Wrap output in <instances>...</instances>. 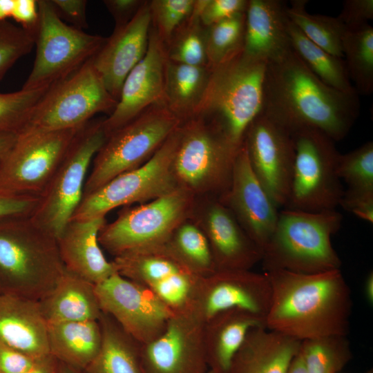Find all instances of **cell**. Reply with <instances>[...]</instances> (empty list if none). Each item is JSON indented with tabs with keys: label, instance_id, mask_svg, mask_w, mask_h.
Instances as JSON below:
<instances>
[{
	"label": "cell",
	"instance_id": "cell-1",
	"mask_svg": "<svg viewBox=\"0 0 373 373\" xmlns=\"http://www.w3.org/2000/svg\"><path fill=\"white\" fill-rule=\"evenodd\" d=\"M359 109L356 93L326 85L291 48L267 63L262 112L290 132L314 128L338 142L348 134Z\"/></svg>",
	"mask_w": 373,
	"mask_h": 373
},
{
	"label": "cell",
	"instance_id": "cell-2",
	"mask_svg": "<svg viewBox=\"0 0 373 373\" xmlns=\"http://www.w3.org/2000/svg\"><path fill=\"white\" fill-rule=\"evenodd\" d=\"M265 273L271 290L266 328L300 341L347 336L352 300L341 269L314 274L275 269Z\"/></svg>",
	"mask_w": 373,
	"mask_h": 373
},
{
	"label": "cell",
	"instance_id": "cell-3",
	"mask_svg": "<svg viewBox=\"0 0 373 373\" xmlns=\"http://www.w3.org/2000/svg\"><path fill=\"white\" fill-rule=\"evenodd\" d=\"M65 268L57 239L30 216L0 220V291L40 301Z\"/></svg>",
	"mask_w": 373,
	"mask_h": 373
},
{
	"label": "cell",
	"instance_id": "cell-4",
	"mask_svg": "<svg viewBox=\"0 0 373 373\" xmlns=\"http://www.w3.org/2000/svg\"><path fill=\"white\" fill-rule=\"evenodd\" d=\"M342 221L336 209L309 212L285 208L262 249L263 269L303 274L341 269L342 262L332 237Z\"/></svg>",
	"mask_w": 373,
	"mask_h": 373
},
{
	"label": "cell",
	"instance_id": "cell-5",
	"mask_svg": "<svg viewBox=\"0 0 373 373\" xmlns=\"http://www.w3.org/2000/svg\"><path fill=\"white\" fill-rule=\"evenodd\" d=\"M266 65L242 50L211 68L206 90L193 116L215 123L240 149L247 128L262 110Z\"/></svg>",
	"mask_w": 373,
	"mask_h": 373
},
{
	"label": "cell",
	"instance_id": "cell-6",
	"mask_svg": "<svg viewBox=\"0 0 373 373\" xmlns=\"http://www.w3.org/2000/svg\"><path fill=\"white\" fill-rule=\"evenodd\" d=\"M173 160L178 187L194 195L220 197L229 189L235 147L215 123L200 116L182 122Z\"/></svg>",
	"mask_w": 373,
	"mask_h": 373
},
{
	"label": "cell",
	"instance_id": "cell-7",
	"mask_svg": "<svg viewBox=\"0 0 373 373\" xmlns=\"http://www.w3.org/2000/svg\"><path fill=\"white\" fill-rule=\"evenodd\" d=\"M182 122L162 102L111 133L93 158L83 195L146 163Z\"/></svg>",
	"mask_w": 373,
	"mask_h": 373
},
{
	"label": "cell",
	"instance_id": "cell-8",
	"mask_svg": "<svg viewBox=\"0 0 373 373\" xmlns=\"http://www.w3.org/2000/svg\"><path fill=\"white\" fill-rule=\"evenodd\" d=\"M196 198L178 186L149 202L124 209L114 221L104 225L99 242L114 257L162 245L192 218Z\"/></svg>",
	"mask_w": 373,
	"mask_h": 373
},
{
	"label": "cell",
	"instance_id": "cell-9",
	"mask_svg": "<svg viewBox=\"0 0 373 373\" xmlns=\"http://www.w3.org/2000/svg\"><path fill=\"white\" fill-rule=\"evenodd\" d=\"M37 4L36 54L21 88L25 90L47 88L70 76L93 58L106 39L65 23L51 1L37 0Z\"/></svg>",
	"mask_w": 373,
	"mask_h": 373
},
{
	"label": "cell",
	"instance_id": "cell-10",
	"mask_svg": "<svg viewBox=\"0 0 373 373\" xmlns=\"http://www.w3.org/2000/svg\"><path fill=\"white\" fill-rule=\"evenodd\" d=\"M117 103L90 59L74 73L47 88L19 133L79 128L97 113L110 115Z\"/></svg>",
	"mask_w": 373,
	"mask_h": 373
},
{
	"label": "cell",
	"instance_id": "cell-11",
	"mask_svg": "<svg viewBox=\"0 0 373 373\" xmlns=\"http://www.w3.org/2000/svg\"><path fill=\"white\" fill-rule=\"evenodd\" d=\"M102 120L91 119L77 131L30 216L57 239L81 202L88 169L106 139Z\"/></svg>",
	"mask_w": 373,
	"mask_h": 373
},
{
	"label": "cell",
	"instance_id": "cell-12",
	"mask_svg": "<svg viewBox=\"0 0 373 373\" xmlns=\"http://www.w3.org/2000/svg\"><path fill=\"white\" fill-rule=\"evenodd\" d=\"M291 133L295 157L284 208L309 212L336 209L344 189L336 173L341 153L335 142L314 128H300Z\"/></svg>",
	"mask_w": 373,
	"mask_h": 373
},
{
	"label": "cell",
	"instance_id": "cell-13",
	"mask_svg": "<svg viewBox=\"0 0 373 373\" xmlns=\"http://www.w3.org/2000/svg\"><path fill=\"white\" fill-rule=\"evenodd\" d=\"M180 126L144 164L122 173L96 191L83 195L70 220L105 217L118 207L143 204L178 187L173 160L180 140Z\"/></svg>",
	"mask_w": 373,
	"mask_h": 373
},
{
	"label": "cell",
	"instance_id": "cell-14",
	"mask_svg": "<svg viewBox=\"0 0 373 373\" xmlns=\"http://www.w3.org/2000/svg\"><path fill=\"white\" fill-rule=\"evenodd\" d=\"M81 127L18 133L0 169V193L39 198Z\"/></svg>",
	"mask_w": 373,
	"mask_h": 373
},
{
	"label": "cell",
	"instance_id": "cell-15",
	"mask_svg": "<svg viewBox=\"0 0 373 373\" xmlns=\"http://www.w3.org/2000/svg\"><path fill=\"white\" fill-rule=\"evenodd\" d=\"M102 312L140 345L157 338L173 314L151 289L117 273L95 285Z\"/></svg>",
	"mask_w": 373,
	"mask_h": 373
},
{
	"label": "cell",
	"instance_id": "cell-16",
	"mask_svg": "<svg viewBox=\"0 0 373 373\" xmlns=\"http://www.w3.org/2000/svg\"><path fill=\"white\" fill-rule=\"evenodd\" d=\"M271 285L266 274L251 270H217L200 277L188 307L204 323L219 312L237 309L265 321L271 300Z\"/></svg>",
	"mask_w": 373,
	"mask_h": 373
},
{
	"label": "cell",
	"instance_id": "cell-17",
	"mask_svg": "<svg viewBox=\"0 0 373 373\" xmlns=\"http://www.w3.org/2000/svg\"><path fill=\"white\" fill-rule=\"evenodd\" d=\"M243 144L258 180L276 207H285L295 157L291 132L261 112L247 128Z\"/></svg>",
	"mask_w": 373,
	"mask_h": 373
},
{
	"label": "cell",
	"instance_id": "cell-18",
	"mask_svg": "<svg viewBox=\"0 0 373 373\" xmlns=\"http://www.w3.org/2000/svg\"><path fill=\"white\" fill-rule=\"evenodd\" d=\"M112 262L117 274L151 289L173 312L187 308L200 278L164 244L115 256Z\"/></svg>",
	"mask_w": 373,
	"mask_h": 373
},
{
	"label": "cell",
	"instance_id": "cell-19",
	"mask_svg": "<svg viewBox=\"0 0 373 373\" xmlns=\"http://www.w3.org/2000/svg\"><path fill=\"white\" fill-rule=\"evenodd\" d=\"M140 354L144 373H207L204 323L175 312L157 338L140 345Z\"/></svg>",
	"mask_w": 373,
	"mask_h": 373
},
{
	"label": "cell",
	"instance_id": "cell-20",
	"mask_svg": "<svg viewBox=\"0 0 373 373\" xmlns=\"http://www.w3.org/2000/svg\"><path fill=\"white\" fill-rule=\"evenodd\" d=\"M218 198L262 251L275 229L279 211L253 171L244 144L233 162L229 188Z\"/></svg>",
	"mask_w": 373,
	"mask_h": 373
},
{
	"label": "cell",
	"instance_id": "cell-21",
	"mask_svg": "<svg viewBox=\"0 0 373 373\" xmlns=\"http://www.w3.org/2000/svg\"><path fill=\"white\" fill-rule=\"evenodd\" d=\"M166 46L151 26L146 52L126 77L113 112L102 120L107 137L149 106L164 100Z\"/></svg>",
	"mask_w": 373,
	"mask_h": 373
},
{
	"label": "cell",
	"instance_id": "cell-22",
	"mask_svg": "<svg viewBox=\"0 0 373 373\" xmlns=\"http://www.w3.org/2000/svg\"><path fill=\"white\" fill-rule=\"evenodd\" d=\"M202 208L195 207L191 219L208 240L216 271L251 270L261 262L262 249L218 197L207 196Z\"/></svg>",
	"mask_w": 373,
	"mask_h": 373
},
{
	"label": "cell",
	"instance_id": "cell-23",
	"mask_svg": "<svg viewBox=\"0 0 373 373\" xmlns=\"http://www.w3.org/2000/svg\"><path fill=\"white\" fill-rule=\"evenodd\" d=\"M151 26L149 1H144L128 22L115 26L91 58L105 87L117 101L126 77L146 52Z\"/></svg>",
	"mask_w": 373,
	"mask_h": 373
},
{
	"label": "cell",
	"instance_id": "cell-24",
	"mask_svg": "<svg viewBox=\"0 0 373 373\" xmlns=\"http://www.w3.org/2000/svg\"><path fill=\"white\" fill-rule=\"evenodd\" d=\"M105 224V217L70 220L57 238L65 269L95 285L117 273L113 262L105 257L98 240L99 233Z\"/></svg>",
	"mask_w": 373,
	"mask_h": 373
},
{
	"label": "cell",
	"instance_id": "cell-25",
	"mask_svg": "<svg viewBox=\"0 0 373 373\" xmlns=\"http://www.w3.org/2000/svg\"><path fill=\"white\" fill-rule=\"evenodd\" d=\"M0 341L35 359L50 354L39 301L0 292Z\"/></svg>",
	"mask_w": 373,
	"mask_h": 373
},
{
	"label": "cell",
	"instance_id": "cell-26",
	"mask_svg": "<svg viewBox=\"0 0 373 373\" xmlns=\"http://www.w3.org/2000/svg\"><path fill=\"white\" fill-rule=\"evenodd\" d=\"M286 8L279 0H248L242 48L245 55L267 63L291 49Z\"/></svg>",
	"mask_w": 373,
	"mask_h": 373
},
{
	"label": "cell",
	"instance_id": "cell-27",
	"mask_svg": "<svg viewBox=\"0 0 373 373\" xmlns=\"http://www.w3.org/2000/svg\"><path fill=\"white\" fill-rule=\"evenodd\" d=\"M300 341L265 326L251 329L235 354L229 373H288Z\"/></svg>",
	"mask_w": 373,
	"mask_h": 373
},
{
	"label": "cell",
	"instance_id": "cell-28",
	"mask_svg": "<svg viewBox=\"0 0 373 373\" xmlns=\"http://www.w3.org/2000/svg\"><path fill=\"white\" fill-rule=\"evenodd\" d=\"M265 326L249 312L232 309L218 313L204 323V344L209 370L229 373L232 360L249 332Z\"/></svg>",
	"mask_w": 373,
	"mask_h": 373
},
{
	"label": "cell",
	"instance_id": "cell-29",
	"mask_svg": "<svg viewBox=\"0 0 373 373\" xmlns=\"http://www.w3.org/2000/svg\"><path fill=\"white\" fill-rule=\"evenodd\" d=\"M39 305L47 323L99 321L102 314L95 285L66 269Z\"/></svg>",
	"mask_w": 373,
	"mask_h": 373
},
{
	"label": "cell",
	"instance_id": "cell-30",
	"mask_svg": "<svg viewBox=\"0 0 373 373\" xmlns=\"http://www.w3.org/2000/svg\"><path fill=\"white\" fill-rule=\"evenodd\" d=\"M50 354L59 362L84 372L98 354L102 334L99 321L48 323Z\"/></svg>",
	"mask_w": 373,
	"mask_h": 373
},
{
	"label": "cell",
	"instance_id": "cell-31",
	"mask_svg": "<svg viewBox=\"0 0 373 373\" xmlns=\"http://www.w3.org/2000/svg\"><path fill=\"white\" fill-rule=\"evenodd\" d=\"M211 69L167 59L164 103L182 122L193 117L206 90Z\"/></svg>",
	"mask_w": 373,
	"mask_h": 373
},
{
	"label": "cell",
	"instance_id": "cell-32",
	"mask_svg": "<svg viewBox=\"0 0 373 373\" xmlns=\"http://www.w3.org/2000/svg\"><path fill=\"white\" fill-rule=\"evenodd\" d=\"M102 340L100 350L84 373H144L140 344L128 336L109 315L99 319Z\"/></svg>",
	"mask_w": 373,
	"mask_h": 373
},
{
	"label": "cell",
	"instance_id": "cell-33",
	"mask_svg": "<svg viewBox=\"0 0 373 373\" xmlns=\"http://www.w3.org/2000/svg\"><path fill=\"white\" fill-rule=\"evenodd\" d=\"M287 30L291 50L321 81L343 93H356L343 58L336 57L316 45L289 19Z\"/></svg>",
	"mask_w": 373,
	"mask_h": 373
},
{
	"label": "cell",
	"instance_id": "cell-34",
	"mask_svg": "<svg viewBox=\"0 0 373 373\" xmlns=\"http://www.w3.org/2000/svg\"><path fill=\"white\" fill-rule=\"evenodd\" d=\"M345 64L357 94L373 91V28L369 23L345 27L342 39Z\"/></svg>",
	"mask_w": 373,
	"mask_h": 373
},
{
	"label": "cell",
	"instance_id": "cell-35",
	"mask_svg": "<svg viewBox=\"0 0 373 373\" xmlns=\"http://www.w3.org/2000/svg\"><path fill=\"white\" fill-rule=\"evenodd\" d=\"M164 245L198 276L205 277L216 271L208 240L191 218L182 223Z\"/></svg>",
	"mask_w": 373,
	"mask_h": 373
},
{
	"label": "cell",
	"instance_id": "cell-36",
	"mask_svg": "<svg viewBox=\"0 0 373 373\" xmlns=\"http://www.w3.org/2000/svg\"><path fill=\"white\" fill-rule=\"evenodd\" d=\"M305 0H294L286 8V15L310 41L336 57L343 58L342 39L345 26L338 19L323 15H312L306 10Z\"/></svg>",
	"mask_w": 373,
	"mask_h": 373
},
{
	"label": "cell",
	"instance_id": "cell-37",
	"mask_svg": "<svg viewBox=\"0 0 373 373\" xmlns=\"http://www.w3.org/2000/svg\"><path fill=\"white\" fill-rule=\"evenodd\" d=\"M299 354L307 373H338L352 357L347 336L342 335L302 341Z\"/></svg>",
	"mask_w": 373,
	"mask_h": 373
},
{
	"label": "cell",
	"instance_id": "cell-38",
	"mask_svg": "<svg viewBox=\"0 0 373 373\" xmlns=\"http://www.w3.org/2000/svg\"><path fill=\"white\" fill-rule=\"evenodd\" d=\"M166 56L172 61L207 66L206 27L193 12L176 29L165 45Z\"/></svg>",
	"mask_w": 373,
	"mask_h": 373
},
{
	"label": "cell",
	"instance_id": "cell-39",
	"mask_svg": "<svg viewBox=\"0 0 373 373\" xmlns=\"http://www.w3.org/2000/svg\"><path fill=\"white\" fill-rule=\"evenodd\" d=\"M246 12L206 27L207 65L211 69L242 50Z\"/></svg>",
	"mask_w": 373,
	"mask_h": 373
},
{
	"label": "cell",
	"instance_id": "cell-40",
	"mask_svg": "<svg viewBox=\"0 0 373 373\" xmlns=\"http://www.w3.org/2000/svg\"><path fill=\"white\" fill-rule=\"evenodd\" d=\"M336 173L347 184V191L373 193V142L340 154Z\"/></svg>",
	"mask_w": 373,
	"mask_h": 373
},
{
	"label": "cell",
	"instance_id": "cell-41",
	"mask_svg": "<svg viewBox=\"0 0 373 373\" xmlns=\"http://www.w3.org/2000/svg\"><path fill=\"white\" fill-rule=\"evenodd\" d=\"M47 88L0 93V134L17 135Z\"/></svg>",
	"mask_w": 373,
	"mask_h": 373
},
{
	"label": "cell",
	"instance_id": "cell-42",
	"mask_svg": "<svg viewBox=\"0 0 373 373\" xmlns=\"http://www.w3.org/2000/svg\"><path fill=\"white\" fill-rule=\"evenodd\" d=\"M195 0L149 1L151 26L166 45L176 29L191 15Z\"/></svg>",
	"mask_w": 373,
	"mask_h": 373
},
{
	"label": "cell",
	"instance_id": "cell-43",
	"mask_svg": "<svg viewBox=\"0 0 373 373\" xmlns=\"http://www.w3.org/2000/svg\"><path fill=\"white\" fill-rule=\"evenodd\" d=\"M35 46V35L8 21L0 22V81Z\"/></svg>",
	"mask_w": 373,
	"mask_h": 373
},
{
	"label": "cell",
	"instance_id": "cell-44",
	"mask_svg": "<svg viewBox=\"0 0 373 373\" xmlns=\"http://www.w3.org/2000/svg\"><path fill=\"white\" fill-rule=\"evenodd\" d=\"M248 0H207L199 15L204 27L247 10Z\"/></svg>",
	"mask_w": 373,
	"mask_h": 373
},
{
	"label": "cell",
	"instance_id": "cell-45",
	"mask_svg": "<svg viewBox=\"0 0 373 373\" xmlns=\"http://www.w3.org/2000/svg\"><path fill=\"white\" fill-rule=\"evenodd\" d=\"M39 200L37 196L0 193V220L31 216Z\"/></svg>",
	"mask_w": 373,
	"mask_h": 373
},
{
	"label": "cell",
	"instance_id": "cell-46",
	"mask_svg": "<svg viewBox=\"0 0 373 373\" xmlns=\"http://www.w3.org/2000/svg\"><path fill=\"white\" fill-rule=\"evenodd\" d=\"M337 17L345 27L368 23L373 19V0H346Z\"/></svg>",
	"mask_w": 373,
	"mask_h": 373
},
{
	"label": "cell",
	"instance_id": "cell-47",
	"mask_svg": "<svg viewBox=\"0 0 373 373\" xmlns=\"http://www.w3.org/2000/svg\"><path fill=\"white\" fill-rule=\"evenodd\" d=\"M339 206L365 221L373 222V193L344 190Z\"/></svg>",
	"mask_w": 373,
	"mask_h": 373
},
{
	"label": "cell",
	"instance_id": "cell-48",
	"mask_svg": "<svg viewBox=\"0 0 373 373\" xmlns=\"http://www.w3.org/2000/svg\"><path fill=\"white\" fill-rule=\"evenodd\" d=\"M58 15L73 27L83 30L88 27L85 0H51Z\"/></svg>",
	"mask_w": 373,
	"mask_h": 373
},
{
	"label": "cell",
	"instance_id": "cell-49",
	"mask_svg": "<svg viewBox=\"0 0 373 373\" xmlns=\"http://www.w3.org/2000/svg\"><path fill=\"white\" fill-rule=\"evenodd\" d=\"M37 360L0 341V373H24Z\"/></svg>",
	"mask_w": 373,
	"mask_h": 373
},
{
	"label": "cell",
	"instance_id": "cell-50",
	"mask_svg": "<svg viewBox=\"0 0 373 373\" xmlns=\"http://www.w3.org/2000/svg\"><path fill=\"white\" fill-rule=\"evenodd\" d=\"M11 17L21 28L35 35L39 21L37 0H15Z\"/></svg>",
	"mask_w": 373,
	"mask_h": 373
},
{
	"label": "cell",
	"instance_id": "cell-51",
	"mask_svg": "<svg viewBox=\"0 0 373 373\" xmlns=\"http://www.w3.org/2000/svg\"><path fill=\"white\" fill-rule=\"evenodd\" d=\"M144 1L141 0H105L104 3L113 16L115 26L128 22L137 12Z\"/></svg>",
	"mask_w": 373,
	"mask_h": 373
},
{
	"label": "cell",
	"instance_id": "cell-52",
	"mask_svg": "<svg viewBox=\"0 0 373 373\" xmlns=\"http://www.w3.org/2000/svg\"><path fill=\"white\" fill-rule=\"evenodd\" d=\"M59 361L51 354L36 361L34 365L24 373H57Z\"/></svg>",
	"mask_w": 373,
	"mask_h": 373
},
{
	"label": "cell",
	"instance_id": "cell-53",
	"mask_svg": "<svg viewBox=\"0 0 373 373\" xmlns=\"http://www.w3.org/2000/svg\"><path fill=\"white\" fill-rule=\"evenodd\" d=\"M17 134H0V169L17 138Z\"/></svg>",
	"mask_w": 373,
	"mask_h": 373
},
{
	"label": "cell",
	"instance_id": "cell-54",
	"mask_svg": "<svg viewBox=\"0 0 373 373\" xmlns=\"http://www.w3.org/2000/svg\"><path fill=\"white\" fill-rule=\"evenodd\" d=\"M15 0H0V22L12 17Z\"/></svg>",
	"mask_w": 373,
	"mask_h": 373
},
{
	"label": "cell",
	"instance_id": "cell-55",
	"mask_svg": "<svg viewBox=\"0 0 373 373\" xmlns=\"http://www.w3.org/2000/svg\"><path fill=\"white\" fill-rule=\"evenodd\" d=\"M364 294L366 300L370 305L373 304V272L367 276L364 284Z\"/></svg>",
	"mask_w": 373,
	"mask_h": 373
},
{
	"label": "cell",
	"instance_id": "cell-56",
	"mask_svg": "<svg viewBox=\"0 0 373 373\" xmlns=\"http://www.w3.org/2000/svg\"><path fill=\"white\" fill-rule=\"evenodd\" d=\"M288 373H307L299 352L292 361Z\"/></svg>",
	"mask_w": 373,
	"mask_h": 373
},
{
	"label": "cell",
	"instance_id": "cell-57",
	"mask_svg": "<svg viewBox=\"0 0 373 373\" xmlns=\"http://www.w3.org/2000/svg\"><path fill=\"white\" fill-rule=\"evenodd\" d=\"M57 373H84V372L79 370H75L61 362H59Z\"/></svg>",
	"mask_w": 373,
	"mask_h": 373
},
{
	"label": "cell",
	"instance_id": "cell-58",
	"mask_svg": "<svg viewBox=\"0 0 373 373\" xmlns=\"http://www.w3.org/2000/svg\"><path fill=\"white\" fill-rule=\"evenodd\" d=\"M207 373H216V372H214L213 371H211V370H209L208 372H207Z\"/></svg>",
	"mask_w": 373,
	"mask_h": 373
},
{
	"label": "cell",
	"instance_id": "cell-59",
	"mask_svg": "<svg viewBox=\"0 0 373 373\" xmlns=\"http://www.w3.org/2000/svg\"><path fill=\"white\" fill-rule=\"evenodd\" d=\"M367 373H373L372 370L368 371Z\"/></svg>",
	"mask_w": 373,
	"mask_h": 373
},
{
	"label": "cell",
	"instance_id": "cell-60",
	"mask_svg": "<svg viewBox=\"0 0 373 373\" xmlns=\"http://www.w3.org/2000/svg\"><path fill=\"white\" fill-rule=\"evenodd\" d=\"M0 292H1V291H0Z\"/></svg>",
	"mask_w": 373,
	"mask_h": 373
}]
</instances>
